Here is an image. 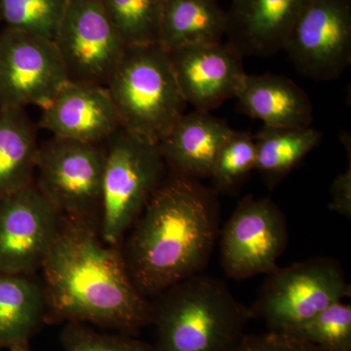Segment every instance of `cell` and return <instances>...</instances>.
<instances>
[{"mask_svg": "<svg viewBox=\"0 0 351 351\" xmlns=\"http://www.w3.org/2000/svg\"><path fill=\"white\" fill-rule=\"evenodd\" d=\"M39 126L54 137L104 144L121 128L107 87L68 80L40 108Z\"/></svg>", "mask_w": 351, "mask_h": 351, "instance_id": "obj_14", "label": "cell"}, {"mask_svg": "<svg viewBox=\"0 0 351 351\" xmlns=\"http://www.w3.org/2000/svg\"><path fill=\"white\" fill-rule=\"evenodd\" d=\"M106 149L104 144L54 137L39 145L36 186L64 219L100 217Z\"/></svg>", "mask_w": 351, "mask_h": 351, "instance_id": "obj_7", "label": "cell"}, {"mask_svg": "<svg viewBox=\"0 0 351 351\" xmlns=\"http://www.w3.org/2000/svg\"><path fill=\"white\" fill-rule=\"evenodd\" d=\"M255 140L247 132L233 130L221 147L215 163L212 181L218 191H230L255 170Z\"/></svg>", "mask_w": 351, "mask_h": 351, "instance_id": "obj_24", "label": "cell"}, {"mask_svg": "<svg viewBox=\"0 0 351 351\" xmlns=\"http://www.w3.org/2000/svg\"><path fill=\"white\" fill-rule=\"evenodd\" d=\"M106 160L99 230L117 245L166 179L158 145L120 128L105 143Z\"/></svg>", "mask_w": 351, "mask_h": 351, "instance_id": "obj_5", "label": "cell"}, {"mask_svg": "<svg viewBox=\"0 0 351 351\" xmlns=\"http://www.w3.org/2000/svg\"><path fill=\"white\" fill-rule=\"evenodd\" d=\"M168 54L182 98L196 110L210 112L243 89V57L226 43L182 46Z\"/></svg>", "mask_w": 351, "mask_h": 351, "instance_id": "obj_13", "label": "cell"}, {"mask_svg": "<svg viewBox=\"0 0 351 351\" xmlns=\"http://www.w3.org/2000/svg\"><path fill=\"white\" fill-rule=\"evenodd\" d=\"M62 223L34 182L0 198V272L32 274L41 269Z\"/></svg>", "mask_w": 351, "mask_h": 351, "instance_id": "obj_12", "label": "cell"}, {"mask_svg": "<svg viewBox=\"0 0 351 351\" xmlns=\"http://www.w3.org/2000/svg\"><path fill=\"white\" fill-rule=\"evenodd\" d=\"M287 241V226L279 208L269 198H244L221 232V267L237 280L269 274L278 267Z\"/></svg>", "mask_w": 351, "mask_h": 351, "instance_id": "obj_11", "label": "cell"}, {"mask_svg": "<svg viewBox=\"0 0 351 351\" xmlns=\"http://www.w3.org/2000/svg\"><path fill=\"white\" fill-rule=\"evenodd\" d=\"M350 293L337 261L313 258L270 272L250 308L269 331L295 332Z\"/></svg>", "mask_w": 351, "mask_h": 351, "instance_id": "obj_6", "label": "cell"}, {"mask_svg": "<svg viewBox=\"0 0 351 351\" xmlns=\"http://www.w3.org/2000/svg\"><path fill=\"white\" fill-rule=\"evenodd\" d=\"M284 50L302 75L339 78L351 64V0H308Z\"/></svg>", "mask_w": 351, "mask_h": 351, "instance_id": "obj_10", "label": "cell"}, {"mask_svg": "<svg viewBox=\"0 0 351 351\" xmlns=\"http://www.w3.org/2000/svg\"><path fill=\"white\" fill-rule=\"evenodd\" d=\"M45 322L82 323L134 336L152 322V302L138 292L117 245L95 221L63 218L44 261Z\"/></svg>", "mask_w": 351, "mask_h": 351, "instance_id": "obj_1", "label": "cell"}, {"mask_svg": "<svg viewBox=\"0 0 351 351\" xmlns=\"http://www.w3.org/2000/svg\"><path fill=\"white\" fill-rule=\"evenodd\" d=\"M230 351H324L294 332L269 331L244 335Z\"/></svg>", "mask_w": 351, "mask_h": 351, "instance_id": "obj_27", "label": "cell"}, {"mask_svg": "<svg viewBox=\"0 0 351 351\" xmlns=\"http://www.w3.org/2000/svg\"><path fill=\"white\" fill-rule=\"evenodd\" d=\"M218 201L195 179L164 180L136 219L122 255L138 292L158 297L199 274L219 233Z\"/></svg>", "mask_w": 351, "mask_h": 351, "instance_id": "obj_2", "label": "cell"}, {"mask_svg": "<svg viewBox=\"0 0 351 351\" xmlns=\"http://www.w3.org/2000/svg\"><path fill=\"white\" fill-rule=\"evenodd\" d=\"M45 315L43 285L31 274L0 272V350L27 345Z\"/></svg>", "mask_w": 351, "mask_h": 351, "instance_id": "obj_18", "label": "cell"}, {"mask_svg": "<svg viewBox=\"0 0 351 351\" xmlns=\"http://www.w3.org/2000/svg\"><path fill=\"white\" fill-rule=\"evenodd\" d=\"M0 34H1V31H0Z\"/></svg>", "mask_w": 351, "mask_h": 351, "instance_id": "obj_30", "label": "cell"}, {"mask_svg": "<svg viewBox=\"0 0 351 351\" xmlns=\"http://www.w3.org/2000/svg\"><path fill=\"white\" fill-rule=\"evenodd\" d=\"M307 1L232 0L226 43L242 57L274 56L285 48Z\"/></svg>", "mask_w": 351, "mask_h": 351, "instance_id": "obj_15", "label": "cell"}, {"mask_svg": "<svg viewBox=\"0 0 351 351\" xmlns=\"http://www.w3.org/2000/svg\"><path fill=\"white\" fill-rule=\"evenodd\" d=\"M240 112L265 126L307 128L313 119L308 95L286 76L265 73L247 75L239 97Z\"/></svg>", "mask_w": 351, "mask_h": 351, "instance_id": "obj_17", "label": "cell"}, {"mask_svg": "<svg viewBox=\"0 0 351 351\" xmlns=\"http://www.w3.org/2000/svg\"><path fill=\"white\" fill-rule=\"evenodd\" d=\"M341 143L348 152V168L334 180L331 186V197L329 208L331 211L351 218V144L350 137L343 134Z\"/></svg>", "mask_w": 351, "mask_h": 351, "instance_id": "obj_28", "label": "cell"}, {"mask_svg": "<svg viewBox=\"0 0 351 351\" xmlns=\"http://www.w3.org/2000/svg\"><path fill=\"white\" fill-rule=\"evenodd\" d=\"M232 129L209 112L184 113L158 143L173 174L191 179L211 178L221 147Z\"/></svg>", "mask_w": 351, "mask_h": 351, "instance_id": "obj_16", "label": "cell"}, {"mask_svg": "<svg viewBox=\"0 0 351 351\" xmlns=\"http://www.w3.org/2000/svg\"><path fill=\"white\" fill-rule=\"evenodd\" d=\"M127 47L158 43L165 0H101Z\"/></svg>", "mask_w": 351, "mask_h": 351, "instance_id": "obj_22", "label": "cell"}, {"mask_svg": "<svg viewBox=\"0 0 351 351\" xmlns=\"http://www.w3.org/2000/svg\"><path fill=\"white\" fill-rule=\"evenodd\" d=\"M10 351H32L29 350V343L27 345H19V346H13V348H11Z\"/></svg>", "mask_w": 351, "mask_h": 351, "instance_id": "obj_29", "label": "cell"}, {"mask_svg": "<svg viewBox=\"0 0 351 351\" xmlns=\"http://www.w3.org/2000/svg\"><path fill=\"white\" fill-rule=\"evenodd\" d=\"M38 129L25 108H0V198L34 184Z\"/></svg>", "mask_w": 351, "mask_h": 351, "instance_id": "obj_20", "label": "cell"}, {"mask_svg": "<svg viewBox=\"0 0 351 351\" xmlns=\"http://www.w3.org/2000/svg\"><path fill=\"white\" fill-rule=\"evenodd\" d=\"M53 41L69 80L104 86L127 48L101 0H66Z\"/></svg>", "mask_w": 351, "mask_h": 351, "instance_id": "obj_8", "label": "cell"}, {"mask_svg": "<svg viewBox=\"0 0 351 351\" xmlns=\"http://www.w3.org/2000/svg\"><path fill=\"white\" fill-rule=\"evenodd\" d=\"M294 334L324 351H351L350 304H332Z\"/></svg>", "mask_w": 351, "mask_h": 351, "instance_id": "obj_25", "label": "cell"}, {"mask_svg": "<svg viewBox=\"0 0 351 351\" xmlns=\"http://www.w3.org/2000/svg\"><path fill=\"white\" fill-rule=\"evenodd\" d=\"M64 351H152V346L129 335L106 334L82 323H66L60 335Z\"/></svg>", "mask_w": 351, "mask_h": 351, "instance_id": "obj_26", "label": "cell"}, {"mask_svg": "<svg viewBox=\"0 0 351 351\" xmlns=\"http://www.w3.org/2000/svg\"><path fill=\"white\" fill-rule=\"evenodd\" d=\"M254 140L257 152L255 170L269 184H276L320 144L322 134L311 127L263 126Z\"/></svg>", "mask_w": 351, "mask_h": 351, "instance_id": "obj_21", "label": "cell"}, {"mask_svg": "<svg viewBox=\"0 0 351 351\" xmlns=\"http://www.w3.org/2000/svg\"><path fill=\"white\" fill-rule=\"evenodd\" d=\"M253 319L226 283L195 274L164 291L152 302L156 343L152 351H230Z\"/></svg>", "mask_w": 351, "mask_h": 351, "instance_id": "obj_3", "label": "cell"}, {"mask_svg": "<svg viewBox=\"0 0 351 351\" xmlns=\"http://www.w3.org/2000/svg\"><path fill=\"white\" fill-rule=\"evenodd\" d=\"M68 80L54 41L9 27L1 31L0 108H43Z\"/></svg>", "mask_w": 351, "mask_h": 351, "instance_id": "obj_9", "label": "cell"}, {"mask_svg": "<svg viewBox=\"0 0 351 351\" xmlns=\"http://www.w3.org/2000/svg\"><path fill=\"white\" fill-rule=\"evenodd\" d=\"M226 11L219 0H165L158 44L164 50L193 44L223 43Z\"/></svg>", "mask_w": 351, "mask_h": 351, "instance_id": "obj_19", "label": "cell"}, {"mask_svg": "<svg viewBox=\"0 0 351 351\" xmlns=\"http://www.w3.org/2000/svg\"><path fill=\"white\" fill-rule=\"evenodd\" d=\"M66 0H0V15L9 29L54 40Z\"/></svg>", "mask_w": 351, "mask_h": 351, "instance_id": "obj_23", "label": "cell"}, {"mask_svg": "<svg viewBox=\"0 0 351 351\" xmlns=\"http://www.w3.org/2000/svg\"><path fill=\"white\" fill-rule=\"evenodd\" d=\"M124 130L158 145L186 105L158 43L127 47L106 85Z\"/></svg>", "mask_w": 351, "mask_h": 351, "instance_id": "obj_4", "label": "cell"}]
</instances>
